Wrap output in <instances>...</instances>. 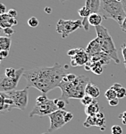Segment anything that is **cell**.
<instances>
[{
    "label": "cell",
    "instance_id": "cell-1",
    "mask_svg": "<svg viewBox=\"0 0 126 134\" xmlns=\"http://www.w3.org/2000/svg\"><path fill=\"white\" fill-rule=\"evenodd\" d=\"M64 69L65 68L56 62L53 67H38L25 70L23 77L27 82L26 87L36 88L47 94L60 85L65 76Z\"/></svg>",
    "mask_w": 126,
    "mask_h": 134
},
{
    "label": "cell",
    "instance_id": "cell-2",
    "mask_svg": "<svg viewBox=\"0 0 126 134\" xmlns=\"http://www.w3.org/2000/svg\"><path fill=\"white\" fill-rule=\"evenodd\" d=\"M89 83V77L84 75L77 76L76 79L72 82H65L62 80L60 85L58 86V87L62 91L60 98L64 100L66 104H69L70 99L82 100L86 94L85 89Z\"/></svg>",
    "mask_w": 126,
    "mask_h": 134
},
{
    "label": "cell",
    "instance_id": "cell-3",
    "mask_svg": "<svg viewBox=\"0 0 126 134\" xmlns=\"http://www.w3.org/2000/svg\"><path fill=\"white\" fill-rule=\"evenodd\" d=\"M100 12L104 19L115 20L120 26L126 17L123 4L116 0H101Z\"/></svg>",
    "mask_w": 126,
    "mask_h": 134
},
{
    "label": "cell",
    "instance_id": "cell-4",
    "mask_svg": "<svg viewBox=\"0 0 126 134\" xmlns=\"http://www.w3.org/2000/svg\"><path fill=\"white\" fill-rule=\"evenodd\" d=\"M95 28H96L97 38L100 42L103 52L108 55L112 60H114L116 64H119L120 59L118 58V54H117V49L115 48V45L108 30L103 25L97 26Z\"/></svg>",
    "mask_w": 126,
    "mask_h": 134
},
{
    "label": "cell",
    "instance_id": "cell-5",
    "mask_svg": "<svg viewBox=\"0 0 126 134\" xmlns=\"http://www.w3.org/2000/svg\"><path fill=\"white\" fill-rule=\"evenodd\" d=\"M83 28L82 20H64L60 19L56 24V31L62 35V38L64 39L68 37L71 34L74 32L78 29Z\"/></svg>",
    "mask_w": 126,
    "mask_h": 134
},
{
    "label": "cell",
    "instance_id": "cell-6",
    "mask_svg": "<svg viewBox=\"0 0 126 134\" xmlns=\"http://www.w3.org/2000/svg\"><path fill=\"white\" fill-rule=\"evenodd\" d=\"M58 108L56 106V103H55L54 99H48L45 101L44 103H40V104H36L31 112L30 113L29 117L31 118L33 116H48L51 114L52 113L57 111Z\"/></svg>",
    "mask_w": 126,
    "mask_h": 134
},
{
    "label": "cell",
    "instance_id": "cell-7",
    "mask_svg": "<svg viewBox=\"0 0 126 134\" xmlns=\"http://www.w3.org/2000/svg\"><path fill=\"white\" fill-rule=\"evenodd\" d=\"M6 94L13 100L14 108L24 111L28 105V90L27 87L22 90H13V91L5 92Z\"/></svg>",
    "mask_w": 126,
    "mask_h": 134
},
{
    "label": "cell",
    "instance_id": "cell-8",
    "mask_svg": "<svg viewBox=\"0 0 126 134\" xmlns=\"http://www.w3.org/2000/svg\"><path fill=\"white\" fill-rule=\"evenodd\" d=\"M25 71L24 68H20L16 70V74L13 77H2L1 82H0V91L1 92H9L15 90L16 86L19 83L20 78L22 76H23V73Z\"/></svg>",
    "mask_w": 126,
    "mask_h": 134
},
{
    "label": "cell",
    "instance_id": "cell-9",
    "mask_svg": "<svg viewBox=\"0 0 126 134\" xmlns=\"http://www.w3.org/2000/svg\"><path fill=\"white\" fill-rule=\"evenodd\" d=\"M65 112L66 111L57 110L48 115L50 120V127L48 129V132H53V131L64 126V124H66L65 121H64Z\"/></svg>",
    "mask_w": 126,
    "mask_h": 134
},
{
    "label": "cell",
    "instance_id": "cell-10",
    "mask_svg": "<svg viewBox=\"0 0 126 134\" xmlns=\"http://www.w3.org/2000/svg\"><path fill=\"white\" fill-rule=\"evenodd\" d=\"M90 60V58L86 52L85 49L79 48L76 55L71 58V66L72 67H78V66H84Z\"/></svg>",
    "mask_w": 126,
    "mask_h": 134
},
{
    "label": "cell",
    "instance_id": "cell-11",
    "mask_svg": "<svg viewBox=\"0 0 126 134\" xmlns=\"http://www.w3.org/2000/svg\"><path fill=\"white\" fill-rule=\"evenodd\" d=\"M85 51H86V52L88 53L89 58L94 57V56H96V55L99 54V53L103 52L100 42H99V41L97 38H95L94 40L91 41V42L89 43L88 47H87Z\"/></svg>",
    "mask_w": 126,
    "mask_h": 134
},
{
    "label": "cell",
    "instance_id": "cell-12",
    "mask_svg": "<svg viewBox=\"0 0 126 134\" xmlns=\"http://www.w3.org/2000/svg\"><path fill=\"white\" fill-rule=\"evenodd\" d=\"M18 24L16 18H13L8 14H4L0 15V26L2 29L5 28H12L13 26Z\"/></svg>",
    "mask_w": 126,
    "mask_h": 134
},
{
    "label": "cell",
    "instance_id": "cell-13",
    "mask_svg": "<svg viewBox=\"0 0 126 134\" xmlns=\"http://www.w3.org/2000/svg\"><path fill=\"white\" fill-rule=\"evenodd\" d=\"M85 93H86V94L91 96L92 98L97 99L99 96H100V89H99L98 86H97L96 85H94L93 83L89 82V83L86 86Z\"/></svg>",
    "mask_w": 126,
    "mask_h": 134
},
{
    "label": "cell",
    "instance_id": "cell-14",
    "mask_svg": "<svg viewBox=\"0 0 126 134\" xmlns=\"http://www.w3.org/2000/svg\"><path fill=\"white\" fill-rule=\"evenodd\" d=\"M110 60H111L110 57H109L107 54H105V52H101V53H99V54L96 55V56L90 58L91 62H98V63L102 64V65L109 64Z\"/></svg>",
    "mask_w": 126,
    "mask_h": 134
},
{
    "label": "cell",
    "instance_id": "cell-15",
    "mask_svg": "<svg viewBox=\"0 0 126 134\" xmlns=\"http://www.w3.org/2000/svg\"><path fill=\"white\" fill-rule=\"evenodd\" d=\"M101 0H86L85 1V7H87L91 13H98L100 10Z\"/></svg>",
    "mask_w": 126,
    "mask_h": 134
},
{
    "label": "cell",
    "instance_id": "cell-16",
    "mask_svg": "<svg viewBox=\"0 0 126 134\" xmlns=\"http://www.w3.org/2000/svg\"><path fill=\"white\" fill-rule=\"evenodd\" d=\"M88 20H89V23L90 25L94 26V27H97V26L101 25V23H102V20H103V16L101 15V14L92 13L88 17Z\"/></svg>",
    "mask_w": 126,
    "mask_h": 134
},
{
    "label": "cell",
    "instance_id": "cell-17",
    "mask_svg": "<svg viewBox=\"0 0 126 134\" xmlns=\"http://www.w3.org/2000/svg\"><path fill=\"white\" fill-rule=\"evenodd\" d=\"M99 112H100L99 111V104L97 102V100H95L92 104L86 106V108H85V113L88 116H95Z\"/></svg>",
    "mask_w": 126,
    "mask_h": 134
},
{
    "label": "cell",
    "instance_id": "cell-18",
    "mask_svg": "<svg viewBox=\"0 0 126 134\" xmlns=\"http://www.w3.org/2000/svg\"><path fill=\"white\" fill-rule=\"evenodd\" d=\"M11 39L7 36H1L0 37V48L1 51H9L11 47Z\"/></svg>",
    "mask_w": 126,
    "mask_h": 134
},
{
    "label": "cell",
    "instance_id": "cell-19",
    "mask_svg": "<svg viewBox=\"0 0 126 134\" xmlns=\"http://www.w3.org/2000/svg\"><path fill=\"white\" fill-rule=\"evenodd\" d=\"M97 119L96 115H95V116H88V118L86 119V121L83 123V125L86 128L97 126Z\"/></svg>",
    "mask_w": 126,
    "mask_h": 134
},
{
    "label": "cell",
    "instance_id": "cell-20",
    "mask_svg": "<svg viewBox=\"0 0 126 134\" xmlns=\"http://www.w3.org/2000/svg\"><path fill=\"white\" fill-rule=\"evenodd\" d=\"M91 71L94 74H96V75H101L103 72L102 64H100L98 62H92V69H91Z\"/></svg>",
    "mask_w": 126,
    "mask_h": 134
},
{
    "label": "cell",
    "instance_id": "cell-21",
    "mask_svg": "<svg viewBox=\"0 0 126 134\" xmlns=\"http://www.w3.org/2000/svg\"><path fill=\"white\" fill-rule=\"evenodd\" d=\"M105 96L107 100L110 101V100H113V99H115V98H117V93L115 90H114L113 88L110 87L109 89H107V91H105Z\"/></svg>",
    "mask_w": 126,
    "mask_h": 134
},
{
    "label": "cell",
    "instance_id": "cell-22",
    "mask_svg": "<svg viewBox=\"0 0 126 134\" xmlns=\"http://www.w3.org/2000/svg\"><path fill=\"white\" fill-rule=\"evenodd\" d=\"M78 14H79V15L81 16V17H82V18H87V17H89V15H90L91 14V11L87 7H82L81 9H79V11H78Z\"/></svg>",
    "mask_w": 126,
    "mask_h": 134
},
{
    "label": "cell",
    "instance_id": "cell-23",
    "mask_svg": "<svg viewBox=\"0 0 126 134\" xmlns=\"http://www.w3.org/2000/svg\"><path fill=\"white\" fill-rule=\"evenodd\" d=\"M94 98H92L91 96H88V94H85V96L83 97L82 100H81V103L83 104V105L85 106H88L90 104H92L93 102H94Z\"/></svg>",
    "mask_w": 126,
    "mask_h": 134
},
{
    "label": "cell",
    "instance_id": "cell-24",
    "mask_svg": "<svg viewBox=\"0 0 126 134\" xmlns=\"http://www.w3.org/2000/svg\"><path fill=\"white\" fill-rule=\"evenodd\" d=\"M55 103H56V106H57L58 110H63L64 111V109H65V104L66 103L64 102V100H62L61 98H58V99H54Z\"/></svg>",
    "mask_w": 126,
    "mask_h": 134
},
{
    "label": "cell",
    "instance_id": "cell-25",
    "mask_svg": "<svg viewBox=\"0 0 126 134\" xmlns=\"http://www.w3.org/2000/svg\"><path fill=\"white\" fill-rule=\"evenodd\" d=\"M16 70H17V69H15L14 68H7V69H5V77H15L16 74Z\"/></svg>",
    "mask_w": 126,
    "mask_h": 134
},
{
    "label": "cell",
    "instance_id": "cell-26",
    "mask_svg": "<svg viewBox=\"0 0 126 134\" xmlns=\"http://www.w3.org/2000/svg\"><path fill=\"white\" fill-rule=\"evenodd\" d=\"M38 24H39L38 20L36 17H34V16L30 17V19L28 20V24H29L30 27H32V28H36L38 25Z\"/></svg>",
    "mask_w": 126,
    "mask_h": 134
},
{
    "label": "cell",
    "instance_id": "cell-27",
    "mask_svg": "<svg viewBox=\"0 0 126 134\" xmlns=\"http://www.w3.org/2000/svg\"><path fill=\"white\" fill-rule=\"evenodd\" d=\"M112 134H123V129L119 125H114L111 129Z\"/></svg>",
    "mask_w": 126,
    "mask_h": 134
},
{
    "label": "cell",
    "instance_id": "cell-28",
    "mask_svg": "<svg viewBox=\"0 0 126 134\" xmlns=\"http://www.w3.org/2000/svg\"><path fill=\"white\" fill-rule=\"evenodd\" d=\"M77 76L74 75V74H67V75H65L64 77V78H63V81H65V82H72L74 81V80L76 79Z\"/></svg>",
    "mask_w": 126,
    "mask_h": 134
},
{
    "label": "cell",
    "instance_id": "cell-29",
    "mask_svg": "<svg viewBox=\"0 0 126 134\" xmlns=\"http://www.w3.org/2000/svg\"><path fill=\"white\" fill-rule=\"evenodd\" d=\"M116 93H117V98H119V99L124 98L126 96V88L121 87Z\"/></svg>",
    "mask_w": 126,
    "mask_h": 134
},
{
    "label": "cell",
    "instance_id": "cell-30",
    "mask_svg": "<svg viewBox=\"0 0 126 134\" xmlns=\"http://www.w3.org/2000/svg\"><path fill=\"white\" fill-rule=\"evenodd\" d=\"M48 97H47L46 94H42L41 96H38V98L36 99V104H40V103H44L45 101L48 100Z\"/></svg>",
    "mask_w": 126,
    "mask_h": 134
},
{
    "label": "cell",
    "instance_id": "cell-31",
    "mask_svg": "<svg viewBox=\"0 0 126 134\" xmlns=\"http://www.w3.org/2000/svg\"><path fill=\"white\" fill-rule=\"evenodd\" d=\"M74 118V114H72L71 112H65V114H64V121H65V123L69 122L70 121H72V119Z\"/></svg>",
    "mask_w": 126,
    "mask_h": 134
},
{
    "label": "cell",
    "instance_id": "cell-32",
    "mask_svg": "<svg viewBox=\"0 0 126 134\" xmlns=\"http://www.w3.org/2000/svg\"><path fill=\"white\" fill-rule=\"evenodd\" d=\"M3 32L5 35H7V37H10L13 35L15 31H14L13 28H5V29H3Z\"/></svg>",
    "mask_w": 126,
    "mask_h": 134
},
{
    "label": "cell",
    "instance_id": "cell-33",
    "mask_svg": "<svg viewBox=\"0 0 126 134\" xmlns=\"http://www.w3.org/2000/svg\"><path fill=\"white\" fill-rule=\"evenodd\" d=\"M82 24H83V29H84L86 32L89 31V20H88V17L87 18H83L82 19Z\"/></svg>",
    "mask_w": 126,
    "mask_h": 134
},
{
    "label": "cell",
    "instance_id": "cell-34",
    "mask_svg": "<svg viewBox=\"0 0 126 134\" xmlns=\"http://www.w3.org/2000/svg\"><path fill=\"white\" fill-rule=\"evenodd\" d=\"M121 51L123 57V63L126 62V43H123L121 46Z\"/></svg>",
    "mask_w": 126,
    "mask_h": 134
},
{
    "label": "cell",
    "instance_id": "cell-35",
    "mask_svg": "<svg viewBox=\"0 0 126 134\" xmlns=\"http://www.w3.org/2000/svg\"><path fill=\"white\" fill-rule=\"evenodd\" d=\"M108 103L110 106L115 107L118 105V104H119V98H115V99H113V100H110V101H108Z\"/></svg>",
    "mask_w": 126,
    "mask_h": 134
},
{
    "label": "cell",
    "instance_id": "cell-36",
    "mask_svg": "<svg viewBox=\"0 0 126 134\" xmlns=\"http://www.w3.org/2000/svg\"><path fill=\"white\" fill-rule=\"evenodd\" d=\"M7 14L13 18L17 17V11L15 10V9H9V10H8V12H7Z\"/></svg>",
    "mask_w": 126,
    "mask_h": 134
},
{
    "label": "cell",
    "instance_id": "cell-37",
    "mask_svg": "<svg viewBox=\"0 0 126 134\" xmlns=\"http://www.w3.org/2000/svg\"><path fill=\"white\" fill-rule=\"evenodd\" d=\"M77 51H78V49H70V51L67 52V54H68V56L72 58V57H74L75 55H76Z\"/></svg>",
    "mask_w": 126,
    "mask_h": 134
},
{
    "label": "cell",
    "instance_id": "cell-38",
    "mask_svg": "<svg viewBox=\"0 0 126 134\" xmlns=\"http://www.w3.org/2000/svg\"><path fill=\"white\" fill-rule=\"evenodd\" d=\"M121 87H123V86H122L121 84H118V83L114 84V85L111 86V88H113V89H114V90H115V91H116V92L118 91V90H119Z\"/></svg>",
    "mask_w": 126,
    "mask_h": 134
},
{
    "label": "cell",
    "instance_id": "cell-39",
    "mask_svg": "<svg viewBox=\"0 0 126 134\" xmlns=\"http://www.w3.org/2000/svg\"><path fill=\"white\" fill-rule=\"evenodd\" d=\"M9 54V51H0V56H1V59H4V58H6Z\"/></svg>",
    "mask_w": 126,
    "mask_h": 134
},
{
    "label": "cell",
    "instance_id": "cell-40",
    "mask_svg": "<svg viewBox=\"0 0 126 134\" xmlns=\"http://www.w3.org/2000/svg\"><path fill=\"white\" fill-rule=\"evenodd\" d=\"M0 14H5V5L4 4H0Z\"/></svg>",
    "mask_w": 126,
    "mask_h": 134
},
{
    "label": "cell",
    "instance_id": "cell-41",
    "mask_svg": "<svg viewBox=\"0 0 126 134\" xmlns=\"http://www.w3.org/2000/svg\"><path fill=\"white\" fill-rule=\"evenodd\" d=\"M121 29H122V31H123V32H126V17L124 18V20H123V24H122V25H121Z\"/></svg>",
    "mask_w": 126,
    "mask_h": 134
},
{
    "label": "cell",
    "instance_id": "cell-42",
    "mask_svg": "<svg viewBox=\"0 0 126 134\" xmlns=\"http://www.w3.org/2000/svg\"><path fill=\"white\" fill-rule=\"evenodd\" d=\"M119 118H121V119H123V123L124 124H126V112H124L123 113V114H121L119 116Z\"/></svg>",
    "mask_w": 126,
    "mask_h": 134
},
{
    "label": "cell",
    "instance_id": "cell-43",
    "mask_svg": "<svg viewBox=\"0 0 126 134\" xmlns=\"http://www.w3.org/2000/svg\"><path fill=\"white\" fill-rule=\"evenodd\" d=\"M122 4H123V7H124V10L126 12V0H123V2H122Z\"/></svg>",
    "mask_w": 126,
    "mask_h": 134
},
{
    "label": "cell",
    "instance_id": "cell-44",
    "mask_svg": "<svg viewBox=\"0 0 126 134\" xmlns=\"http://www.w3.org/2000/svg\"><path fill=\"white\" fill-rule=\"evenodd\" d=\"M46 11L48 12V14H50V13H51V11H52V9H51V8H46Z\"/></svg>",
    "mask_w": 126,
    "mask_h": 134
},
{
    "label": "cell",
    "instance_id": "cell-45",
    "mask_svg": "<svg viewBox=\"0 0 126 134\" xmlns=\"http://www.w3.org/2000/svg\"><path fill=\"white\" fill-rule=\"evenodd\" d=\"M59 1H60V2H61V3H62V4H64V2L66 1V0H59Z\"/></svg>",
    "mask_w": 126,
    "mask_h": 134
},
{
    "label": "cell",
    "instance_id": "cell-46",
    "mask_svg": "<svg viewBox=\"0 0 126 134\" xmlns=\"http://www.w3.org/2000/svg\"><path fill=\"white\" fill-rule=\"evenodd\" d=\"M116 1H118V2H121V3H122V2H123V0H116Z\"/></svg>",
    "mask_w": 126,
    "mask_h": 134
},
{
    "label": "cell",
    "instance_id": "cell-47",
    "mask_svg": "<svg viewBox=\"0 0 126 134\" xmlns=\"http://www.w3.org/2000/svg\"><path fill=\"white\" fill-rule=\"evenodd\" d=\"M123 64H124V66H125V68H126V62H124V63H123Z\"/></svg>",
    "mask_w": 126,
    "mask_h": 134
},
{
    "label": "cell",
    "instance_id": "cell-48",
    "mask_svg": "<svg viewBox=\"0 0 126 134\" xmlns=\"http://www.w3.org/2000/svg\"><path fill=\"white\" fill-rule=\"evenodd\" d=\"M42 134H48V132H45V133H42Z\"/></svg>",
    "mask_w": 126,
    "mask_h": 134
}]
</instances>
